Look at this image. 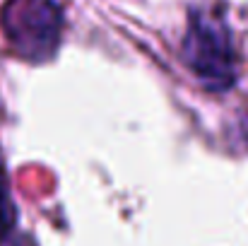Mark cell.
I'll use <instances>...</instances> for the list:
<instances>
[{
    "mask_svg": "<svg viewBox=\"0 0 248 246\" xmlns=\"http://www.w3.org/2000/svg\"><path fill=\"white\" fill-rule=\"evenodd\" d=\"M186 58L195 75L207 82L212 89H227L236 80V51L232 32L222 19H200L195 22Z\"/></svg>",
    "mask_w": 248,
    "mask_h": 246,
    "instance_id": "6da1fadb",
    "label": "cell"
}]
</instances>
